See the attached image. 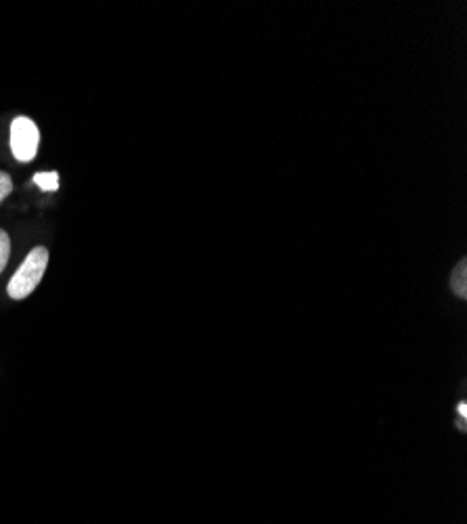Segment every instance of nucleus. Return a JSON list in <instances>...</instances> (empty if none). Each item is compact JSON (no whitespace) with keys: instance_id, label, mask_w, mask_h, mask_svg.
I'll use <instances>...</instances> for the list:
<instances>
[{"instance_id":"1","label":"nucleus","mask_w":467,"mask_h":524,"mask_svg":"<svg viewBox=\"0 0 467 524\" xmlns=\"http://www.w3.org/2000/svg\"><path fill=\"white\" fill-rule=\"evenodd\" d=\"M49 265V250L44 246L34 248L26 260L24 265H21L15 275L11 277L9 286H7V294L13 300H24L28 298L38 286L44 277V271H47Z\"/></svg>"},{"instance_id":"2","label":"nucleus","mask_w":467,"mask_h":524,"mask_svg":"<svg viewBox=\"0 0 467 524\" xmlns=\"http://www.w3.org/2000/svg\"><path fill=\"white\" fill-rule=\"evenodd\" d=\"M40 147V130L34 120L19 116L11 124V151L17 162H32Z\"/></svg>"},{"instance_id":"3","label":"nucleus","mask_w":467,"mask_h":524,"mask_svg":"<svg viewBox=\"0 0 467 524\" xmlns=\"http://www.w3.org/2000/svg\"><path fill=\"white\" fill-rule=\"evenodd\" d=\"M451 290L457 298L465 300L467 298V260H459V265L455 267L451 275Z\"/></svg>"},{"instance_id":"4","label":"nucleus","mask_w":467,"mask_h":524,"mask_svg":"<svg viewBox=\"0 0 467 524\" xmlns=\"http://www.w3.org/2000/svg\"><path fill=\"white\" fill-rule=\"evenodd\" d=\"M34 183L42 191H57L59 189V174L57 172H36Z\"/></svg>"},{"instance_id":"5","label":"nucleus","mask_w":467,"mask_h":524,"mask_svg":"<svg viewBox=\"0 0 467 524\" xmlns=\"http://www.w3.org/2000/svg\"><path fill=\"white\" fill-rule=\"evenodd\" d=\"M9 256H11V237L7 231L0 229V273L7 269Z\"/></svg>"},{"instance_id":"6","label":"nucleus","mask_w":467,"mask_h":524,"mask_svg":"<svg viewBox=\"0 0 467 524\" xmlns=\"http://www.w3.org/2000/svg\"><path fill=\"white\" fill-rule=\"evenodd\" d=\"M13 191V181L7 172L0 170V202L7 200Z\"/></svg>"},{"instance_id":"7","label":"nucleus","mask_w":467,"mask_h":524,"mask_svg":"<svg viewBox=\"0 0 467 524\" xmlns=\"http://www.w3.org/2000/svg\"><path fill=\"white\" fill-rule=\"evenodd\" d=\"M457 409H459V416H461L463 422H465V416H467V405H465V403H459Z\"/></svg>"}]
</instances>
